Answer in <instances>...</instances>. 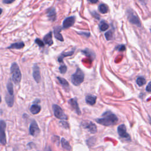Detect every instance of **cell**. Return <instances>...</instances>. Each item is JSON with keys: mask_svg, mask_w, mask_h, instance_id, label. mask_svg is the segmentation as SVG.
<instances>
[{"mask_svg": "<svg viewBox=\"0 0 151 151\" xmlns=\"http://www.w3.org/2000/svg\"><path fill=\"white\" fill-rule=\"evenodd\" d=\"M44 41L45 42V44L49 45V46H51L53 44V41L52 38V33L51 32H50L47 35H46L44 37Z\"/></svg>", "mask_w": 151, "mask_h": 151, "instance_id": "cell-17", "label": "cell"}, {"mask_svg": "<svg viewBox=\"0 0 151 151\" xmlns=\"http://www.w3.org/2000/svg\"><path fill=\"white\" fill-rule=\"evenodd\" d=\"M84 79V73L80 69L78 68L76 71V73L71 76V83L74 86H78L81 84L83 82Z\"/></svg>", "mask_w": 151, "mask_h": 151, "instance_id": "cell-3", "label": "cell"}, {"mask_svg": "<svg viewBox=\"0 0 151 151\" xmlns=\"http://www.w3.org/2000/svg\"><path fill=\"white\" fill-rule=\"evenodd\" d=\"M61 31V28L60 27H56L54 29V34H55V37L59 40L60 41H64V38H63L62 35L61 34L60 32Z\"/></svg>", "mask_w": 151, "mask_h": 151, "instance_id": "cell-13", "label": "cell"}, {"mask_svg": "<svg viewBox=\"0 0 151 151\" xmlns=\"http://www.w3.org/2000/svg\"><path fill=\"white\" fill-rule=\"evenodd\" d=\"M146 90L148 92H151V82H150L147 85L146 88Z\"/></svg>", "mask_w": 151, "mask_h": 151, "instance_id": "cell-33", "label": "cell"}, {"mask_svg": "<svg viewBox=\"0 0 151 151\" xmlns=\"http://www.w3.org/2000/svg\"><path fill=\"white\" fill-rule=\"evenodd\" d=\"M1 102V96H0V102Z\"/></svg>", "mask_w": 151, "mask_h": 151, "instance_id": "cell-41", "label": "cell"}, {"mask_svg": "<svg viewBox=\"0 0 151 151\" xmlns=\"http://www.w3.org/2000/svg\"><path fill=\"white\" fill-rule=\"evenodd\" d=\"M116 50H117L118 51H125L126 50V47H125V45H119L116 47Z\"/></svg>", "mask_w": 151, "mask_h": 151, "instance_id": "cell-31", "label": "cell"}, {"mask_svg": "<svg viewBox=\"0 0 151 151\" xmlns=\"http://www.w3.org/2000/svg\"><path fill=\"white\" fill-rule=\"evenodd\" d=\"M88 1L92 4H95L98 2V0H88Z\"/></svg>", "mask_w": 151, "mask_h": 151, "instance_id": "cell-36", "label": "cell"}, {"mask_svg": "<svg viewBox=\"0 0 151 151\" xmlns=\"http://www.w3.org/2000/svg\"><path fill=\"white\" fill-rule=\"evenodd\" d=\"M33 76L34 80L38 83L41 80V75H40V70L39 67L37 64H34L33 66Z\"/></svg>", "mask_w": 151, "mask_h": 151, "instance_id": "cell-12", "label": "cell"}, {"mask_svg": "<svg viewBox=\"0 0 151 151\" xmlns=\"http://www.w3.org/2000/svg\"><path fill=\"white\" fill-rule=\"evenodd\" d=\"M93 15L94 16V17H96L97 19H98V20H99V18H100V17H99V16L98 15V14H97L96 13H95V12H94V13H93Z\"/></svg>", "mask_w": 151, "mask_h": 151, "instance_id": "cell-38", "label": "cell"}, {"mask_svg": "<svg viewBox=\"0 0 151 151\" xmlns=\"http://www.w3.org/2000/svg\"><path fill=\"white\" fill-rule=\"evenodd\" d=\"M60 124L61 125V126H62L63 127H64V128H68L69 127V124H68V123L67 122H66V121H61V122H60Z\"/></svg>", "mask_w": 151, "mask_h": 151, "instance_id": "cell-32", "label": "cell"}, {"mask_svg": "<svg viewBox=\"0 0 151 151\" xmlns=\"http://www.w3.org/2000/svg\"><path fill=\"white\" fill-rule=\"evenodd\" d=\"M139 1L144 5H146L147 3V0H139Z\"/></svg>", "mask_w": 151, "mask_h": 151, "instance_id": "cell-35", "label": "cell"}, {"mask_svg": "<svg viewBox=\"0 0 151 151\" xmlns=\"http://www.w3.org/2000/svg\"><path fill=\"white\" fill-rule=\"evenodd\" d=\"M79 34H82V35H86L87 37H89V36H90V33H79Z\"/></svg>", "mask_w": 151, "mask_h": 151, "instance_id": "cell-37", "label": "cell"}, {"mask_svg": "<svg viewBox=\"0 0 151 151\" xmlns=\"http://www.w3.org/2000/svg\"><path fill=\"white\" fill-rule=\"evenodd\" d=\"M24 47V44L23 42H16L14 44H12L10 46L8 47V49H21Z\"/></svg>", "mask_w": 151, "mask_h": 151, "instance_id": "cell-19", "label": "cell"}, {"mask_svg": "<svg viewBox=\"0 0 151 151\" xmlns=\"http://www.w3.org/2000/svg\"><path fill=\"white\" fill-rule=\"evenodd\" d=\"M44 151H51V149H50V148H46L45 149H44Z\"/></svg>", "mask_w": 151, "mask_h": 151, "instance_id": "cell-39", "label": "cell"}, {"mask_svg": "<svg viewBox=\"0 0 151 151\" xmlns=\"http://www.w3.org/2000/svg\"><path fill=\"white\" fill-rule=\"evenodd\" d=\"M117 133L122 138L129 140V141L131 139L130 136H129V135L126 132V128L125 125H121L118 126Z\"/></svg>", "mask_w": 151, "mask_h": 151, "instance_id": "cell-8", "label": "cell"}, {"mask_svg": "<svg viewBox=\"0 0 151 151\" xmlns=\"http://www.w3.org/2000/svg\"><path fill=\"white\" fill-rule=\"evenodd\" d=\"M96 122L106 126H110L116 125L118 122L117 116L110 111H107L102 115V118L97 119Z\"/></svg>", "mask_w": 151, "mask_h": 151, "instance_id": "cell-1", "label": "cell"}, {"mask_svg": "<svg viewBox=\"0 0 151 151\" xmlns=\"http://www.w3.org/2000/svg\"><path fill=\"white\" fill-rule=\"evenodd\" d=\"M2 12H3V9H2V8H0V15H1V14Z\"/></svg>", "mask_w": 151, "mask_h": 151, "instance_id": "cell-40", "label": "cell"}, {"mask_svg": "<svg viewBox=\"0 0 151 151\" xmlns=\"http://www.w3.org/2000/svg\"><path fill=\"white\" fill-rule=\"evenodd\" d=\"M99 28H100V30L102 31H106V30H107L109 28V25L107 24L105 21H102L100 22V24H99Z\"/></svg>", "mask_w": 151, "mask_h": 151, "instance_id": "cell-25", "label": "cell"}, {"mask_svg": "<svg viewBox=\"0 0 151 151\" xmlns=\"http://www.w3.org/2000/svg\"><path fill=\"white\" fill-rule=\"evenodd\" d=\"M99 11H100V13L102 14H106L107 12H108V7H107L106 4H102L99 6Z\"/></svg>", "mask_w": 151, "mask_h": 151, "instance_id": "cell-22", "label": "cell"}, {"mask_svg": "<svg viewBox=\"0 0 151 151\" xmlns=\"http://www.w3.org/2000/svg\"><path fill=\"white\" fill-rule=\"evenodd\" d=\"M69 103L70 104V105L71 106L72 108L75 111L76 113L78 115H81V111L79 107V104L78 103V100L76 98H72L71 99H70L68 101Z\"/></svg>", "mask_w": 151, "mask_h": 151, "instance_id": "cell-10", "label": "cell"}, {"mask_svg": "<svg viewBox=\"0 0 151 151\" xmlns=\"http://www.w3.org/2000/svg\"><path fill=\"white\" fill-rule=\"evenodd\" d=\"M61 145L62 147L64 149H66L68 151H70L71 150V147L69 143L68 142V141H66V139L64 138H62L61 139Z\"/></svg>", "mask_w": 151, "mask_h": 151, "instance_id": "cell-20", "label": "cell"}, {"mask_svg": "<svg viewBox=\"0 0 151 151\" xmlns=\"http://www.w3.org/2000/svg\"><path fill=\"white\" fill-rule=\"evenodd\" d=\"M35 42L36 43V44L40 47H43L44 46V43L41 40L38 39V38H37L35 40Z\"/></svg>", "mask_w": 151, "mask_h": 151, "instance_id": "cell-30", "label": "cell"}, {"mask_svg": "<svg viewBox=\"0 0 151 151\" xmlns=\"http://www.w3.org/2000/svg\"><path fill=\"white\" fill-rule=\"evenodd\" d=\"M75 22V17H69L66 18L63 21V27L64 28H69L73 26Z\"/></svg>", "mask_w": 151, "mask_h": 151, "instance_id": "cell-11", "label": "cell"}, {"mask_svg": "<svg viewBox=\"0 0 151 151\" xmlns=\"http://www.w3.org/2000/svg\"><path fill=\"white\" fill-rule=\"evenodd\" d=\"M53 110L54 112V115L55 117H57L59 119L65 121L68 119L67 116L65 114L62 110L61 107L57 104H53Z\"/></svg>", "mask_w": 151, "mask_h": 151, "instance_id": "cell-4", "label": "cell"}, {"mask_svg": "<svg viewBox=\"0 0 151 151\" xmlns=\"http://www.w3.org/2000/svg\"><path fill=\"white\" fill-rule=\"evenodd\" d=\"M47 16L50 20L53 21L56 20V12L55 8H51L49 10L47 13Z\"/></svg>", "mask_w": 151, "mask_h": 151, "instance_id": "cell-18", "label": "cell"}, {"mask_svg": "<svg viewBox=\"0 0 151 151\" xmlns=\"http://www.w3.org/2000/svg\"><path fill=\"white\" fill-rule=\"evenodd\" d=\"M7 89L8 91V93L10 94H14V89H13V84L11 81H9L7 84Z\"/></svg>", "mask_w": 151, "mask_h": 151, "instance_id": "cell-24", "label": "cell"}, {"mask_svg": "<svg viewBox=\"0 0 151 151\" xmlns=\"http://www.w3.org/2000/svg\"><path fill=\"white\" fill-rule=\"evenodd\" d=\"M14 1L15 0H3V3L6 4H9L13 3Z\"/></svg>", "mask_w": 151, "mask_h": 151, "instance_id": "cell-34", "label": "cell"}, {"mask_svg": "<svg viewBox=\"0 0 151 151\" xmlns=\"http://www.w3.org/2000/svg\"><path fill=\"white\" fill-rule=\"evenodd\" d=\"M128 20L129 21V22H130L131 24L139 27H141V21H140L139 18L136 16H135L133 13H129Z\"/></svg>", "mask_w": 151, "mask_h": 151, "instance_id": "cell-9", "label": "cell"}, {"mask_svg": "<svg viewBox=\"0 0 151 151\" xmlns=\"http://www.w3.org/2000/svg\"><path fill=\"white\" fill-rule=\"evenodd\" d=\"M57 79L59 81V83L63 86V88H69V83L67 82V81L66 79H64L63 78H61L60 77H57Z\"/></svg>", "mask_w": 151, "mask_h": 151, "instance_id": "cell-21", "label": "cell"}, {"mask_svg": "<svg viewBox=\"0 0 151 151\" xmlns=\"http://www.w3.org/2000/svg\"><path fill=\"white\" fill-rule=\"evenodd\" d=\"M11 73L12 74V79L13 82L16 84H18L20 83L21 80V73L20 71V68L18 66V64L16 63H14L12 64L11 66Z\"/></svg>", "mask_w": 151, "mask_h": 151, "instance_id": "cell-2", "label": "cell"}, {"mask_svg": "<svg viewBox=\"0 0 151 151\" xmlns=\"http://www.w3.org/2000/svg\"><path fill=\"white\" fill-rule=\"evenodd\" d=\"M59 71L60 72V73L61 74H64L66 71H67V67L66 65H64V64H63V65L60 66L59 67Z\"/></svg>", "mask_w": 151, "mask_h": 151, "instance_id": "cell-29", "label": "cell"}, {"mask_svg": "<svg viewBox=\"0 0 151 151\" xmlns=\"http://www.w3.org/2000/svg\"><path fill=\"white\" fill-rule=\"evenodd\" d=\"M136 83L139 86H142L146 83V80L143 77H139L136 79Z\"/></svg>", "mask_w": 151, "mask_h": 151, "instance_id": "cell-26", "label": "cell"}, {"mask_svg": "<svg viewBox=\"0 0 151 151\" xmlns=\"http://www.w3.org/2000/svg\"><path fill=\"white\" fill-rule=\"evenodd\" d=\"M41 109V107L39 105H38L37 104H34L31 106L30 111L33 115H37L40 113Z\"/></svg>", "mask_w": 151, "mask_h": 151, "instance_id": "cell-16", "label": "cell"}, {"mask_svg": "<svg viewBox=\"0 0 151 151\" xmlns=\"http://www.w3.org/2000/svg\"><path fill=\"white\" fill-rule=\"evenodd\" d=\"M74 53V51H71L70 52H69V53H62L61 55L60 56V57H59L58 59V61L60 63L63 62V59L65 57H67V56H71Z\"/></svg>", "mask_w": 151, "mask_h": 151, "instance_id": "cell-23", "label": "cell"}, {"mask_svg": "<svg viewBox=\"0 0 151 151\" xmlns=\"http://www.w3.org/2000/svg\"><path fill=\"white\" fill-rule=\"evenodd\" d=\"M97 97L94 95H88L86 97V102L90 106H93L96 102Z\"/></svg>", "mask_w": 151, "mask_h": 151, "instance_id": "cell-14", "label": "cell"}, {"mask_svg": "<svg viewBox=\"0 0 151 151\" xmlns=\"http://www.w3.org/2000/svg\"><path fill=\"white\" fill-rule=\"evenodd\" d=\"M105 37L107 40H111L113 38V33L112 31H109L105 33Z\"/></svg>", "mask_w": 151, "mask_h": 151, "instance_id": "cell-28", "label": "cell"}, {"mask_svg": "<svg viewBox=\"0 0 151 151\" xmlns=\"http://www.w3.org/2000/svg\"><path fill=\"white\" fill-rule=\"evenodd\" d=\"M5 129L6 123L3 120H0V143L4 145L7 144Z\"/></svg>", "mask_w": 151, "mask_h": 151, "instance_id": "cell-5", "label": "cell"}, {"mask_svg": "<svg viewBox=\"0 0 151 151\" xmlns=\"http://www.w3.org/2000/svg\"><path fill=\"white\" fill-rule=\"evenodd\" d=\"M83 128L87 130L91 133H96L97 132V127L94 123L90 121H84L82 123Z\"/></svg>", "mask_w": 151, "mask_h": 151, "instance_id": "cell-7", "label": "cell"}, {"mask_svg": "<svg viewBox=\"0 0 151 151\" xmlns=\"http://www.w3.org/2000/svg\"><path fill=\"white\" fill-rule=\"evenodd\" d=\"M29 132L30 134L33 136H36L39 134L40 130L36 121H33L31 122L29 128Z\"/></svg>", "mask_w": 151, "mask_h": 151, "instance_id": "cell-6", "label": "cell"}, {"mask_svg": "<svg viewBox=\"0 0 151 151\" xmlns=\"http://www.w3.org/2000/svg\"><path fill=\"white\" fill-rule=\"evenodd\" d=\"M5 102L7 103V104H8V106L9 107H13L14 105V94H10L9 93L5 95Z\"/></svg>", "mask_w": 151, "mask_h": 151, "instance_id": "cell-15", "label": "cell"}, {"mask_svg": "<svg viewBox=\"0 0 151 151\" xmlns=\"http://www.w3.org/2000/svg\"><path fill=\"white\" fill-rule=\"evenodd\" d=\"M82 52L84 54V55H85L86 56H88V57H90V58H93V59L94 57V54H93L92 51H90V50H88V49H86V50L83 51Z\"/></svg>", "mask_w": 151, "mask_h": 151, "instance_id": "cell-27", "label": "cell"}, {"mask_svg": "<svg viewBox=\"0 0 151 151\" xmlns=\"http://www.w3.org/2000/svg\"><path fill=\"white\" fill-rule=\"evenodd\" d=\"M150 32H151V29H150Z\"/></svg>", "mask_w": 151, "mask_h": 151, "instance_id": "cell-42", "label": "cell"}]
</instances>
